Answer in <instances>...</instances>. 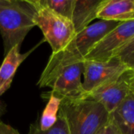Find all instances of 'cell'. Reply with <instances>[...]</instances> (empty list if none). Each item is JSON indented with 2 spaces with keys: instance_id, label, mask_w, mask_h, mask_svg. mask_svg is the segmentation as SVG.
<instances>
[{
  "instance_id": "cell-1",
  "label": "cell",
  "mask_w": 134,
  "mask_h": 134,
  "mask_svg": "<svg viewBox=\"0 0 134 134\" xmlns=\"http://www.w3.org/2000/svg\"><path fill=\"white\" fill-rule=\"evenodd\" d=\"M36 8L32 0H0V33L5 56L15 46L21 44L35 26Z\"/></svg>"
},
{
  "instance_id": "cell-2",
  "label": "cell",
  "mask_w": 134,
  "mask_h": 134,
  "mask_svg": "<svg viewBox=\"0 0 134 134\" xmlns=\"http://www.w3.org/2000/svg\"><path fill=\"white\" fill-rule=\"evenodd\" d=\"M122 22L100 20L76 34L60 52L52 53L40 77H44L59 67L83 61L90 50Z\"/></svg>"
},
{
  "instance_id": "cell-3",
  "label": "cell",
  "mask_w": 134,
  "mask_h": 134,
  "mask_svg": "<svg viewBox=\"0 0 134 134\" xmlns=\"http://www.w3.org/2000/svg\"><path fill=\"white\" fill-rule=\"evenodd\" d=\"M58 112L66 121L69 134H97L111 114L99 102L90 99H63Z\"/></svg>"
},
{
  "instance_id": "cell-4",
  "label": "cell",
  "mask_w": 134,
  "mask_h": 134,
  "mask_svg": "<svg viewBox=\"0 0 134 134\" xmlns=\"http://www.w3.org/2000/svg\"><path fill=\"white\" fill-rule=\"evenodd\" d=\"M84 60L64 65L53 70L49 75L40 77L37 85L40 87H50L51 92L43 93L42 97L48 99L53 97L63 99H85L86 93L81 80L83 75Z\"/></svg>"
},
{
  "instance_id": "cell-5",
  "label": "cell",
  "mask_w": 134,
  "mask_h": 134,
  "mask_svg": "<svg viewBox=\"0 0 134 134\" xmlns=\"http://www.w3.org/2000/svg\"><path fill=\"white\" fill-rule=\"evenodd\" d=\"M32 2L36 8L34 18L35 26L42 31L45 40L52 48L53 53L60 52L76 35L72 21L41 5L38 0Z\"/></svg>"
},
{
  "instance_id": "cell-6",
  "label": "cell",
  "mask_w": 134,
  "mask_h": 134,
  "mask_svg": "<svg viewBox=\"0 0 134 134\" xmlns=\"http://www.w3.org/2000/svg\"><path fill=\"white\" fill-rule=\"evenodd\" d=\"M134 93V71L126 69L119 77L86 95L100 103L111 114L131 93Z\"/></svg>"
},
{
  "instance_id": "cell-7",
  "label": "cell",
  "mask_w": 134,
  "mask_h": 134,
  "mask_svg": "<svg viewBox=\"0 0 134 134\" xmlns=\"http://www.w3.org/2000/svg\"><path fill=\"white\" fill-rule=\"evenodd\" d=\"M134 37V20L122 22L106 35L86 56L84 60L108 61Z\"/></svg>"
},
{
  "instance_id": "cell-8",
  "label": "cell",
  "mask_w": 134,
  "mask_h": 134,
  "mask_svg": "<svg viewBox=\"0 0 134 134\" xmlns=\"http://www.w3.org/2000/svg\"><path fill=\"white\" fill-rule=\"evenodd\" d=\"M126 69L116 57L108 61L84 60L82 88L87 95L119 77Z\"/></svg>"
},
{
  "instance_id": "cell-9",
  "label": "cell",
  "mask_w": 134,
  "mask_h": 134,
  "mask_svg": "<svg viewBox=\"0 0 134 134\" xmlns=\"http://www.w3.org/2000/svg\"><path fill=\"white\" fill-rule=\"evenodd\" d=\"M106 0H75L71 21L78 34L97 18L99 10Z\"/></svg>"
},
{
  "instance_id": "cell-10",
  "label": "cell",
  "mask_w": 134,
  "mask_h": 134,
  "mask_svg": "<svg viewBox=\"0 0 134 134\" xmlns=\"http://www.w3.org/2000/svg\"><path fill=\"white\" fill-rule=\"evenodd\" d=\"M97 19L118 22L134 20V0H106Z\"/></svg>"
},
{
  "instance_id": "cell-11",
  "label": "cell",
  "mask_w": 134,
  "mask_h": 134,
  "mask_svg": "<svg viewBox=\"0 0 134 134\" xmlns=\"http://www.w3.org/2000/svg\"><path fill=\"white\" fill-rule=\"evenodd\" d=\"M35 49V47L25 53H20V47L15 46L5 56V59L0 67V97L9 90L16 69Z\"/></svg>"
},
{
  "instance_id": "cell-12",
  "label": "cell",
  "mask_w": 134,
  "mask_h": 134,
  "mask_svg": "<svg viewBox=\"0 0 134 134\" xmlns=\"http://www.w3.org/2000/svg\"><path fill=\"white\" fill-rule=\"evenodd\" d=\"M111 118L122 134H134V93L111 113Z\"/></svg>"
},
{
  "instance_id": "cell-13",
  "label": "cell",
  "mask_w": 134,
  "mask_h": 134,
  "mask_svg": "<svg viewBox=\"0 0 134 134\" xmlns=\"http://www.w3.org/2000/svg\"><path fill=\"white\" fill-rule=\"evenodd\" d=\"M38 2L56 13L71 20L75 0H38Z\"/></svg>"
},
{
  "instance_id": "cell-14",
  "label": "cell",
  "mask_w": 134,
  "mask_h": 134,
  "mask_svg": "<svg viewBox=\"0 0 134 134\" xmlns=\"http://www.w3.org/2000/svg\"><path fill=\"white\" fill-rule=\"evenodd\" d=\"M28 134H69L65 119L59 112L55 123L48 130H42L40 127V120L31 125Z\"/></svg>"
},
{
  "instance_id": "cell-15",
  "label": "cell",
  "mask_w": 134,
  "mask_h": 134,
  "mask_svg": "<svg viewBox=\"0 0 134 134\" xmlns=\"http://www.w3.org/2000/svg\"><path fill=\"white\" fill-rule=\"evenodd\" d=\"M49 104L43 112L42 119L40 120V127L42 130L49 129L57 121V113L60 100L53 97H49Z\"/></svg>"
},
{
  "instance_id": "cell-16",
  "label": "cell",
  "mask_w": 134,
  "mask_h": 134,
  "mask_svg": "<svg viewBox=\"0 0 134 134\" xmlns=\"http://www.w3.org/2000/svg\"><path fill=\"white\" fill-rule=\"evenodd\" d=\"M115 57L127 68L134 71V37L119 50Z\"/></svg>"
},
{
  "instance_id": "cell-17",
  "label": "cell",
  "mask_w": 134,
  "mask_h": 134,
  "mask_svg": "<svg viewBox=\"0 0 134 134\" xmlns=\"http://www.w3.org/2000/svg\"><path fill=\"white\" fill-rule=\"evenodd\" d=\"M97 134H122V133L118 129L111 118H110L108 123Z\"/></svg>"
},
{
  "instance_id": "cell-18",
  "label": "cell",
  "mask_w": 134,
  "mask_h": 134,
  "mask_svg": "<svg viewBox=\"0 0 134 134\" xmlns=\"http://www.w3.org/2000/svg\"><path fill=\"white\" fill-rule=\"evenodd\" d=\"M0 134H20L16 130L2 122H0Z\"/></svg>"
},
{
  "instance_id": "cell-19",
  "label": "cell",
  "mask_w": 134,
  "mask_h": 134,
  "mask_svg": "<svg viewBox=\"0 0 134 134\" xmlns=\"http://www.w3.org/2000/svg\"><path fill=\"white\" fill-rule=\"evenodd\" d=\"M7 111V109H6V104L2 102V100H0V118L4 115Z\"/></svg>"
}]
</instances>
